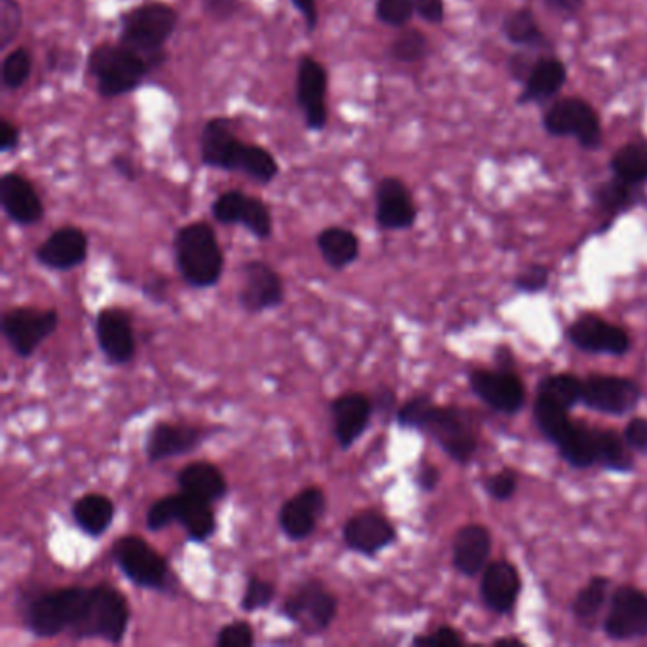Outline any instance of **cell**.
<instances>
[{
  "label": "cell",
  "mask_w": 647,
  "mask_h": 647,
  "mask_svg": "<svg viewBox=\"0 0 647 647\" xmlns=\"http://www.w3.org/2000/svg\"><path fill=\"white\" fill-rule=\"evenodd\" d=\"M395 419L401 427L432 437L458 464H469L477 452L475 427L458 406H437L429 395H416L401 406Z\"/></svg>",
  "instance_id": "1"
},
{
  "label": "cell",
  "mask_w": 647,
  "mask_h": 647,
  "mask_svg": "<svg viewBox=\"0 0 647 647\" xmlns=\"http://www.w3.org/2000/svg\"><path fill=\"white\" fill-rule=\"evenodd\" d=\"M179 13L164 2H146L120 20V44L141 53L151 71L165 63V42L175 33Z\"/></svg>",
  "instance_id": "2"
},
{
  "label": "cell",
  "mask_w": 647,
  "mask_h": 647,
  "mask_svg": "<svg viewBox=\"0 0 647 647\" xmlns=\"http://www.w3.org/2000/svg\"><path fill=\"white\" fill-rule=\"evenodd\" d=\"M175 261L179 274L190 287L210 289L219 283L224 269L223 249L215 230L208 223H190L175 234Z\"/></svg>",
  "instance_id": "3"
},
{
  "label": "cell",
  "mask_w": 647,
  "mask_h": 647,
  "mask_svg": "<svg viewBox=\"0 0 647 647\" xmlns=\"http://www.w3.org/2000/svg\"><path fill=\"white\" fill-rule=\"evenodd\" d=\"M90 600V588L67 587L31 596L26 601V625L39 638H53L72 633Z\"/></svg>",
  "instance_id": "4"
},
{
  "label": "cell",
  "mask_w": 647,
  "mask_h": 647,
  "mask_svg": "<svg viewBox=\"0 0 647 647\" xmlns=\"http://www.w3.org/2000/svg\"><path fill=\"white\" fill-rule=\"evenodd\" d=\"M88 72L95 80L99 95L112 99L135 92L151 67L141 53L124 44H99L88 58Z\"/></svg>",
  "instance_id": "5"
},
{
  "label": "cell",
  "mask_w": 647,
  "mask_h": 647,
  "mask_svg": "<svg viewBox=\"0 0 647 647\" xmlns=\"http://www.w3.org/2000/svg\"><path fill=\"white\" fill-rule=\"evenodd\" d=\"M128 625L130 604L125 596L111 585H98L90 588V600L84 615L71 635L79 640L101 638L111 644H120L124 641Z\"/></svg>",
  "instance_id": "6"
},
{
  "label": "cell",
  "mask_w": 647,
  "mask_h": 647,
  "mask_svg": "<svg viewBox=\"0 0 647 647\" xmlns=\"http://www.w3.org/2000/svg\"><path fill=\"white\" fill-rule=\"evenodd\" d=\"M112 558L133 585L151 590H171L170 564L143 537H120L112 545Z\"/></svg>",
  "instance_id": "7"
},
{
  "label": "cell",
  "mask_w": 647,
  "mask_h": 647,
  "mask_svg": "<svg viewBox=\"0 0 647 647\" xmlns=\"http://www.w3.org/2000/svg\"><path fill=\"white\" fill-rule=\"evenodd\" d=\"M282 614L302 635H323L338 614V598L317 579L304 582L285 598Z\"/></svg>",
  "instance_id": "8"
},
{
  "label": "cell",
  "mask_w": 647,
  "mask_h": 647,
  "mask_svg": "<svg viewBox=\"0 0 647 647\" xmlns=\"http://www.w3.org/2000/svg\"><path fill=\"white\" fill-rule=\"evenodd\" d=\"M543 125L553 138H576L585 151H596L601 144L600 118L579 98L555 101L543 114Z\"/></svg>",
  "instance_id": "9"
},
{
  "label": "cell",
  "mask_w": 647,
  "mask_h": 647,
  "mask_svg": "<svg viewBox=\"0 0 647 647\" xmlns=\"http://www.w3.org/2000/svg\"><path fill=\"white\" fill-rule=\"evenodd\" d=\"M59 325L55 310L12 307L2 317V334L20 357H31L40 344L50 338Z\"/></svg>",
  "instance_id": "10"
},
{
  "label": "cell",
  "mask_w": 647,
  "mask_h": 647,
  "mask_svg": "<svg viewBox=\"0 0 647 647\" xmlns=\"http://www.w3.org/2000/svg\"><path fill=\"white\" fill-rule=\"evenodd\" d=\"M327 69L312 55H301L296 71V101L301 107L307 130H325L327 111Z\"/></svg>",
  "instance_id": "11"
},
{
  "label": "cell",
  "mask_w": 647,
  "mask_h": 647,
  "mask_svg": "<svg viewBox=\"0 0 647 647\" xmlns=\"http://www.w3.org/2000/svg\"><path fill=\"white\" fill-rule=\"evenodd\" d=\"M211 213L221 224H242L259 240H269L274 232V221L261 198L249 196L242 190H229L216 198Z\"/></svg>",
  "instance_id": "12"
},
{
  "label": "cell",
  "mask_w": 647,
  "mask_h": 647,
  "mask_svg": "<svg viewBox=\"0 0 647 647\" xmlns=\"http://www.w3.org/2000/svg\"><path fill=\"white\" fill-rule=\"evenodd\" d=\"M604 630L614 640H635L647 636V595L638 588H617L611 598Z\"/></svg>",
  "instance_id": "13"
},
{
  "label": "cell",
  "mask_w": 647,
  "mask_h": 647,
  "mask_svg": "<svg viewBox=\"0 0 647 647\" xmlns=\"http://www.w3.org/2000/svg\"><path fill=\"white\" fill-rule=\"evenodd\" d=\"M641 400L636 382L621 376H590L583 380V403L593 411L621 416L635 411Z\"/></svg>",
  "instance_id": "14"
},
{
  "label": "cell",
  "mask_w": 647,
  "mask_h": 647,
  "mask_svg": "<svg viewBox=\"0 0 647 647\" xmlns=\"http://www.w3.org/2000/svg\"><path fill=\"white\" fill-rule=\"evenodd\" d=\"M243 149L234 131V122L230 118H211L203 125L200 135V156L208 168L223 171H240Z\"/></svg>",
  "instance_id": "15"
},
{
  "label": "cell",
  "mask_w": 647,
  "mask_h": 647,
  "mask_svg": "<svg viewBox=\"0 0 647 647\" xmlns=\"http://www.w3.org/2000/svg\"><path fill=\"white\" fill-rule=\"evenodd\" d=\"M285 299L282 277L270 264L249 261L243 264L240 304L249 314H262L282 304Z\"/></svg>",
  "instance_id": "16"
},
{
  "label": "cell",
  "mask_w": 647,
  "mask_h": 647,
  "mask_svg": "<svg viewBox=\"0 0 647 647\" xmlns=\"http://www.w3.org/2000/svg\"><path fill=\"white\" fill-rule=\"evenodd\" d=\"M469 384L478 400L504 414H515L526 401L523 380L509 371H473Z\"/></svg>",
  "instance_id": "17"
},
{
  "label": "cell",
  "mask_w": 647,
  "mask_h": 647,
  "mask_svg": "<svg viewBox=\"0 0 647 647\" xmlns=\"http://www.w3.org/2000/svg\"><path fill=\"white\" fill-rule=\"evenodd\" d=\"M568 338L574 346L588 353L625 355L630 350V338L625 328L593 314L577 317L568 327Z\"/></svg>",
  "instance_id": "18"
},
{
  "label": "cell",
  "mask_w": 647,
  "mask_h": 647,
  "mask_svg": "<svg viewBox=\"0 0 647 647\" xmlns=\"http://www.w3.org/2000/svg\"><path fill=\"white\" fill-rule=\"evenodd\" d=\"M99 347L112 365H125L135 357L138 342L130 315L120 307H103L95 320Z\"/></svg>",
  "instance_id": "19"
},
{
  "label": "cell",
  "mask_w": 647,
  "mask_h": 647,
  "mask_svg": "<svg viewBox=\"0 0 647 647\" xmlns=\"http://www.w3.org/2000/svg\"><path fill=\"white\" fill-rule=\"evenodd\" d=\"M344 543L353 553L363 556L378 555L390 547L397 532L382 513L374 509L361 510L344 524Z\"/></svg>",
  "instance_id": "20"
},
{
  "label": "cell",
  "mask_w": 647,
  "mask_h": 647,
  "mask_svg": "<svg viewBox=\"0 0 647 647\" xmlns=\"http://www.w3.org/2000/svg\"><path fill=\"white\" fill-rule=\"evenodd\" d=\"M376 223L384 230H408L416 223L418 210L411 190L397 176H384L376 184Z\"/></svg>",
  "instance_id": "21"
},
{
  "label": "cell",
  "mask_w": 647,
  "mask_h": 647,
  "mask_svg": "<svg viewBox=\"0 0 647 647\" xmlns=\"http://www.w3.org/2000/svg\"><path fill=\"white\" fill-rule=\"evenodd\" d=\"M325 509H327L325 492L317 486L304 488L287 499L280 509V526L283 534L293 542L306 539L314 534L321 517L325 515Z\"/></svg>",
  "instance_id": "22"
},
{
  "label": "cell",
  "mask_w": 647,
  "mask_h": 647,
  "mask_svg": "<svg viewBox=\"0 0 647 647\" xmlns=\"http://www.w3.org/2000/svg\"><path fill=\"white\" fill-rule=\"evenodd\" d=\"M0 205L12 223L31 226L42 221L44 205L34 184L20 173L0 176Z\"/></svg>",
  "instance_id": "23"
},
{
  "label": "cell",
  "mask_w": 647,
  "mask_h": 647,
  "mask_svg": "<svg viewBox=\"0 0 647 647\" xmlns=\"http://www.w3.org/2000/svg\"><path fill=\"white\" fill-rule=\"evenodd\" d=\"M208 437V432H203L198 425H175L168 422L152 427L146 437V458L151 464H158L162 459L184 456L196 451L202 445L203 438Z\"/></svg>",
  "instance_id": "24"
},
{
  "label": "cell",
  "mask_w": 647,
  "mask_h": 647,
  "mask_svg": "<svg viewBox=\"0 0 647 647\" xmlns=\"http://www.w3.org/2000/svg\"><path fill=\"white\" fill-rule=\"evenodd\" d=\"M374 405L363 393H344L331 403L333 433L342 448L357 443L373 418Z\"/></svg>",
  "instance_id": "25"
},
{
  "label": "cell",
  "mask_w": 647,
  "mask_h": 647,
  "mask_svg": "<svg viewBox=\"0 0 647 647\" xmlns=\"http://www.w3.org/2000/svg\"><path fill=\"white\" fill-rule=\"evenodd\" d=\"M88 259V235L77 226H63L50 234L37 249V261L50 270L77 269Z\"/></svg>",
  "instance_id": "26"
},
{
  "label": "cell",
  "mask_w": 647,
  "mask_h": 647,
  "mask_svg": "<svg viewBox=\"0 0 647 647\" xmlns=\"http://www.w3.org/2000/svg\"><path fill=\"white\" fill-rule=\"evenodd\" d=\"M520 587L523 583L517 568L507 560H496L484 568L481 596L486 608L492 609L494 614H510L517 606Z\"/></svg>",
  "instance_id": "27"
},
{
  "label": "cell",
  "mask_w": 647,
  "mask_h": 647,
  "mask_svg": "<svg viewBox=\"0 0 647 647\" xmlns=\"http://www.w3.org/2000/svg\"><path fill=\"white\" fill-rule=\"evenodd\" d=\"M492 553L491 529L483 524H469L458 529L454 537L452 563L459 574L467 577H477L483 574Z\"/></svg>",
  "instance_id": "28"
},
{
  "label": "cell",
  "mask_w": 647,
  "mask_h": 647,
  "mask_svg": "<svg viewBox=\"0 0 647 647\" xmlns=\"http://www.w3.org/2000/svg\"><path fill=\"white\" fill-rule=\"evenodd\" d=\"M566 80H568V69L560 59L555 55H539L536 65L524 82L523 95L518 101L543 105L558 95Z\"/></svg>",
  "instance_id": "29"
},
{
  "label": "cell",
  "mask_w": 647,
  "mask_h": 647,
  "mask_svg": "<svg viewBox=\"0 0 647 647\" xmlns=\"http://www.w3.org/2000/svg\"><path fill=\"white\" fill-rule=\"evenodd\" d=\"M176 483L184 494L210 502V504L223 499L229 492V483L224 478L223 471L210 462H194L186 465L184 469L179 471Z\"/></svg>",
  "instance_id": "30"
},
{
  "label": "cell",
  "mask_w": 647,
  "mask_h": 647,
  "mask_svg": "<svg viewBox=\"0 0 647 647\" xmlns=\"http://www.w3.org/2000/svg\"><path fill=\"white\" fill-rule=\"evenodd\" d=\"M176 523L183 526L192 542H208L216 532V515L213 510V504L181 492Z\"/></svg>",
  "instance_id": "31"
},
{
  "label": "cell",
  "mask_w": 647,
  "mask_h": 647,
  "mask_svg": "<svg viewBox=\"0 0 647 647\" xmlns=\"http://www.w3.org/2000/svg\"><path fill=\"white\" fill-rule=\"evenodd\" d=\"M317 249L333 270H344L360 256V237L344 226H328L317 235Z\"/></svg>",
  "instance_id": "32"
},
{
  "label": "cell",
  "mask_w": 647,
  "mask_h": 647,
  "mask_svg": "<svg viewBox=\"0 0 647 647\" xmlns=\"http://www.w3.org/2000/svg\"><path fill=\"white\" fill-rule=\"evenodd\" d=\"M72 518L88 536L101 537L111 528L114 504L103 494H85L72 505Z\"/></svg>",
  "instance_id": "33"
},
{
  "label": "cell",
  "mask_w": 647,
  "mask_h": 647,
  "mask_svg": "<svg viewBox=\"0 0 647 647\" xmlns=\"http://www.w3.org/2000/svg\"><path fill=\"white\" fill-rule=\"evenodd\" d=\"M611 173L625 183L644 186L647 183V141H630L615 152L609 162Z\"/></svg>",
  "instance_id": "34"
},
{
  "label": "cell",
  "mask_w": 647,
  "mask_h": 647,
  "mask_svg": "<svg viewBox=\"0 0 647 647\" xmlns=\"http://www.w3.org/2000/svg\"><path fill=\"white\" fill-rule=\"evenodd\" d=\"M641 196H644L641 186L625 183L617 176L609 179L606 183L598 184L593 192V200L600 208L601 213L611 216L635 208L636 203L640 202Z\"/></svg>",
  "instance_id": "35"
},
{
  "label": "cell",
  "mask_w": 647,
  "mask_h": 647,
  "mask_svg": "<svg viewBox=\"0 0 647 647\" xmlns=\"http://www.w3.org/2000/svg\"><path fill=\"white\" fill-rule=\"evenodd\" d=\"M556 446L560 456L574 467L587 469L596 465V432L587 425L574 422L566 437Z\"/></svg>",
  "instance_id": "36"
},
{
  "label": "cell",
  "mask_w": 647,
  "mask_h": 647,
  "mask_svg": "<svg viewBox=\"0 0 647 647\" xmlns=\"http://www.w3.org/2000/svg\"><path fill=\"white\" fill-rule=\"evenodd\" d=\"M504 33L510 44L524 48V50L549 47L542 27L537 23L536 16L529 8H520L517 12L509 13L504 21Z\"/></svg>",
  "instance_id": "37"
},
{
  "label": "cell",
  "mask_w": 647,
  "mask_h": 647,
  "mask_svg": "<svg viewBox=\"0 0 647 647\" xmlns=\"http://www.w3.org/2000/svg\"><path fill=\"white\" fill-rule=\"evenodd\" d=\"M596 465L615 473H628L635 467L630 446L619 433L596 432Z\"/></svg>",
  "instance_id": "38"
},
{
  "label": "cell",
  "mask_w": 647,
  "mask_h": 647,
  "mask_svg": "<svg viewBox=\"0 0 647 647\" xmlns=\"http://www.w3.org/2000/svg\"><path fill=\"white\" fill-rule=\"evenodd\" d=\"M568 412V408H564L563 405H558V403L549 400V397L537 393L536 405H534L537 427L555 445H558L566 437V433L574 425V422L569 419Z\"/></svg>",
  "instance_id": "39"
},
{
  "label": "cell",
  "mask_w": 647,
  "mask_h": 647,
  "mask_svg": "<svg viewBox=\"0 0 647 647\" xmlns=\"http://www.w3.org/2000/svg\"><path fill=\"white\" fill-rule=\"evenodd\" d=\"M537 393L572 411L583 403V380L574 374H553L542 380Z\"/></svg>",
  "instance_id": "40"
},
{
  "label": "cell",
  "mask_w": 647,
  "mask_h": 647,
  "mask_svg": "<svg viewBox=\"0 0 647 647\" xmlns=\"http://www.w3.org/2000/svg\"><path fill=\"white\" fill-rule=\"evenodd\" d=\"M240 171L251 176L259 184H270L280 173V164L272 152L261 144H247L243 149Z\"/></svg>",
  "instance_id": "41"
},
{
  "label": "cell",
  "mask_w": 647,
  "mask_h": 647,
  "mask_svg": "<svg viewBox=\"0 0 647 647\" xmlns=\"http://www.w3.org/2000/svg\"><path fill=\"white\" fill-rule=\"evenodd\" d=\"M609 582L606 577H593L585 587L577 593L576 600L572 604L574 615L583 623L593 621L596 615L604 608V601L608 598Z\"/></svg>",
  "instance_id": "42"
},
{
  "label": "cell",
  "mask_w": 647,
  "mask_h": 647,
  "mask_svg": "<svg viewBox=\"0 0 647 647\" xmlns=\"http://www.w3.org/2000/svg\"><path fill=\"white\" fill-rule=\"evenodd\" d=\"M429 52V40L419 29H408L403 27L392 44H390V55L400 63H416Z\"/></svg>",
  "instance_id": "43"
},
{
  "label": "cell",
  "mask_w": 647,
  "mask_h": 647,
  "mask_svg": "<svg viewBox=\"0 0 647 647\" xmlns=\"http://www.w3.org/2000/svg\"><path fill=\"white\" fill-rule=\"evenodd\" d=\"M33 58L26 48H13L2 61V85L7 90H20L31 77Z\"/></svg>",
  "instance_id": "44"
},
{
  "label": "cell",
  "mask_w": 647,
  "mask_h": 647,
  "mask_svg": "<svg viewBox=\"0 0 647 647\" xmlns=\"http://www.w3.org/2000/svg\"><path fill=\"white\" fill-rule=\"evenodd\" d=\"M23 27V10L18 0H0V48L12 47Z\"/></svg>",
  "instance_id": "45"
},
{
  "label": "cell",
  "mask_w": 647,
  "mask_h": 647,
  "mask_svg": "<svg viewBox=\"0 0 647 647\" xmlns=\"http://www.w3.org/2000/svg\"><path fill=\"white\" fill-rule=\"evenodd\" d=\"M374 12L382 23L403 29L411 23L416 10L412 0H376Z\"/></svg>",
  "instance_id": "46"
},
{
  "label": "cell",
  "mask_w": 647,
  "mask_h": 647,
  "mask_svg": "<svg viewBox=\"0 0 647 647\" xmlns=\"http://www.w3.org/2000/svg\"><path fill=\"white\" fill-rule=\"evenodd\" d=\"M275 598L274 583L261 579V577H251L247 585H245V593H243L242 606L243 611H259V609L269 608L270 604Z\"/></svg>",
  "instance_id": "47"
},
{
  "label": "cell",
  "mask_w": 647,
  "mask_h": 647,
  "mask_svg": "<svg viewBox=\"0 0 647 647\" xmlns=\"http://www.w3.org/2000/svg\"><path fill=\"white\" fill-rule=\"evenodd\" d=\"M176 509H179V494L158 499L146 513V528L158 532L170 526L171 523H176Z\"/></svg>",
  "instance_id": "48"
},
{
  "label": "cell",
  "mask_w": 647,
  "mask_h": 647,
  "mask_svg": "<svg viewBox=\"0 0 647 647\" xmlns=\"http://www.w3.org/2000/svg\"><path fill=\"white\" fill-rule=\"evenodd\" d=\"M255 644V633L247 621L230 623L219 630L216 647H251Z\"/></svg>",
  "instance_id": "49"
},
{
  "label": "cell",
  "mask_w": 647,
  "mask_h": 647,
  "mask_svg": "<svg viewBox=\"0 0 647 647\" xmlns=\"http://www.w3.org/2000/svg\"><path fill=\"white\" fill-rule=\"evenodd\" d=\"M486 492L492 499H497V502H507L513 497V494L517 492L518 477L517 473L513 469H504L492 475L488 481H486Z\"/></svg>",
  "instance_id": "50"
},
{
  "label": "cell",
  "mask_w": 647,
  "mask_h": 647,
  "mask_svg": "<svg viewBox=\"0 0 647 647\" xmlns=\"http://www.w3.org/2000/svg\"><path fill=\"white\" fill-rule=\"evenodd\" d=\"M547 283H549V270L539 264L529 266L515 277V287L523 293H539L547 287Z\"/></svg>",
  "instance_id": "51"
},
{
  "label": "cell",
  "mask_w": 647,
  "mask_h": 647,
  "mask_svg": "<svg viewBox=\"0 0 647 647\" xmlns=\"http://www.w3.org/2000/svg\"><path fill=\"white\" fill-rule=\"evenodd\" d=\"M414 646H462L464 644V638L459 635L458 630H454L452 627H441L427 636H418L412 641Z\"/></svg>",
  "instance_id": "52"
},
{
  "label": "cell",
  "mask_w": 647,
  "mask_h": 647,
  "mask_svg": "<svg viewBox=\"0 0 647 647\" xmlns=\"http://www.w3.org/2000/svg\"><path fill=\"white\" fill-rule=\"evenodd\" d=\"M625 441L630 451L647 454V418H633L625 427Z\"/></svg>",
  "instance_id": "53"
},
{
  "label": "cell",
  "mask_w": 647,
  "mask_h": 647,
  "mask_svg": "<svg viewBox=\"0 0 647 647\" xmlns=\"http://www.w3.org/2000/svg\"><path fill=\"white\" fill-rule=\"evenodd\" d=\"M414 10L427 23H443L445 20V2L443 0H412Z\"/></svg>",
  "instance_id": "54"
},
{
  "label": "cell",
  "mask_w": 647,
  "mask_h": 647,
  "mask_svg": "<svg viewBox=\"0 0 647 647\" xmlns=\"http://www.w3.org/2000/svg\"><path fill=\"white\" fill-rule=\"evenodd\" d=\"M203 7L208 10L213 20H232L235 13L240 12L242 2L240 0H203Z\"/></svg>",
  "instance_id": "55"
},
{
  "label": "cell",
  "mask_w": 647,
  "mask_h": 647,
  "mask_svg": "<svg viewBox=\"0 0 647 647\" xmlns=\"http://www.w3.org/2000/svg\"><path fill=\"white\" fill-rule=\"evenodd\" d=\"M21 130L20 125L13 124L12 120L2 118L0 122V152L10 154L20 146Z\"/></svg>",
  "instance_id": "56"
},
{
  "label": "cell",
  "mask_w": 647,
  "mask_h": 647,
  "mask_svg": "<svg viewBox=\"0 0 647 647\" xmlns=\"http://www.w3.org/2000/svg\"><path fill=\"white\" fill-rule=\"evenodd\" d=\"M545 7L549 8L550 12L556 16H563L566 20L574 18L582 12L585 7V0H543Z\"/></svg>",
  "instance_id": "57"
},
{
  "label": "cell",
  "mask_w": 647,
  "mask_h": 647,
  "mask_svg": "<svg viewBox=\"0 0 647 647\" xmlns=\"http://www.w3.org/2000/svg\"><path fill=\"white\" fill-rule=\"evenodd\" d=\"M537 59L528 58L526 53H518V55H513V58L509 59L510 74H513L515 79L524 80V82H526V79L529 77V72H532V69H534V65H536Z\"/></svg>",
  "instance_id": "58"
},
{
  "label": "cell",
  "mask_w": 647,
  "mask_h": 647,
  "mask_svg": "<svg viewBox=\"0 0 647 647\" xmlns=\"http://www.w3.org/2000/svg\"><path fill=\"white\" fill-rule=\"evenodd\" d=\"M294 8L302 13L304 23H306L307 31L312 33L317 21H320V13H317V0H293Z\"/></svg>",
  "instance_id": "59"
},
{
  "label": "cell",
  "mask_w": 647,
  "mask_h": 647,
  "mask_svg": "<svg viewBox=\"0 0 647 647\" xmlns=\"http://www.w3.org/2000/svg\"><path fill=\"white\" fill-rule=\"evenodd\" d=\"M438 478H441V473L435 465H422V469L416 475V483L422 491L433 492L437 488Z\"/></svg>",
  "instance_id": "60"
},
{
  "label": "cell",
  "mask_w": 647,
  "mask_h": 647,
  "mask_svg": "<svg viewBox=\"0 0 647 647\" xmlns=\"http://www.w3.org/2000/svg\"><path fill=\"white\" fill-rule=\"evenodd\" d=\"M112 168L117 170L118 175L124 176L128 181H135V176H138V168L133 164V160L124 154L112 158Z\"/></svg>",
  "instance_id": "61"
},
{
  "label": "cell",
  "mask_w": 647,
  "mask_h": 647,
  "mask_svg": "<svg viewBox=\"0 0 647 647\" xmlns=\"http://www.w3.org/2000/svg\"><path fill=\"white\" fill-rule=\"evenodd\" d=\"M393 403H395V395L390 390H382L378 393V400L374 405L378 406V411H386V408H392Z\"/></svg>",
  "instance_id": "62"
},
{
  "label": "cell",
  "mask_w": 647,
  "mask_h": 647,
  "mask_svg": "<svg viewBox=\"0 0 647 647\" xmlns=\"http://www.w3.org/2000/svg\"><path fill=\"white\" fill-rule=\"evenodd\" d=\"M165 280H156V282L146 283L144 285V293L149 294V296H162L165 291Z\"/></svg>",
  "instance_id": "63"
},
{
  "label": "cell",
  "mask_w": 647,
  "mask_h": 647,
  "mask_svg": "<svg viewBox=\"0 0 647 647\" xmlns=\"http://www.w3.org/2000/svg\"><path fill=\"white\" fill-rule=\"evenodd\" d=\"M496 646H523V641L515 640V638H499V640L494 641Z\"/></svg>",
  "instance_id": "64"
}]
</instances>
